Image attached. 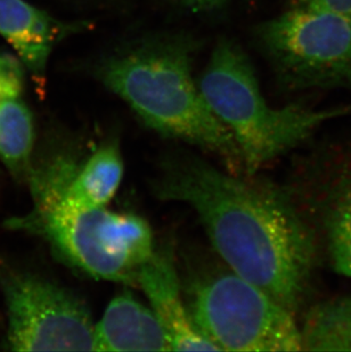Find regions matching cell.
<instances>
[{
    "instance_id": "9c48e42d",
    "label": "cell",
    "mask_w": 351,
    "mask_h": 352,
    "mask_svg": "<svg viewBox=\"0 0 351 352\" xmlns=\"http://www.w3.org/2000/svg\"><path fill=\"white\" fill-rule=\"evenodd\" d=\"M87 25L86 22L58 20L27 0H0V36L39 86L46 79L54 48Z\"/></svg>"
},
{
    "instance_id": "30bf717a",
    "label": "cell",
    "mask_w": 351,
    "mask_h": 352,
    "mask_svg": "<svg viewBox=\"0 0 351 352\" xmlns=\"http://www.w3.org/2000/svg\"><path fill=\"white\" fill-rule=\"evenodd\" d=\"M138 285L166 329L173 351H220L198 327L182 301L178 275L169 250H160L142 267Z\"/></svg>"
},
{
    "instance_id": "ba28073f",
    "label": "cell",
    "mask_w": 351,
    "mask_h": 352,
    "mask_svg": "<svg viewBox=\"0 0 351 352\" xmlns=\"http://www.w3.org/2000/svg\"><path fill=\"white\" fill-rule=\"evenodd\" d=\"M291 194L315 233L321 258L351 278V145L312 153Z\"/></svg>"
},
{
    "instance_id": "6da1fadb",
    "label": "cell",
    "mask_w": 351,
    "mask_h": 352,
    "mask_svg": "<svg viewBox=\"0 0 351 352\" xmlns=\"http://www.w3.org/2000/svg\"><path fill=\"white\" fill-rule=\"evenodd\" d=\"M251 177L178 154L163 161L153 192L192 206L233 273L295 316L321 260L317 239L291 192Z\"/></svg>"
},
{
    "instance_id": "5b68a950",
    "label": "cell",
    "mask_w": 351,
    "mask_h": 352,
    "mask_svg": "<svg viewBox=\"0 0 351 352\" xmlns=\"http://www.w3.org/2000/svg\"><path fill=\"white\" fill-rule=\"evenodd\" d=\"M259 43L291 89L351 90V19L305 7L260 24Z\"/></svg>"
},
{
    "instance_id": "277c9868",
    "label": "cell",
    "mask_w": 351,
    "mask_h": 352,
    "mask_svg": "<svg viewBox=\"0 0 351 352\" xmlns=\"http://www.w3.org/2000/svg\"><path fill=\"white\" fill-rule=\"evenodd\" d=\"M34 208L10 226L43 236L67 263L95 278L138 284L142 267L156 252L142 217L103 208L72 206L45 175L34 178Z\"/></svg>"
},
{
    "instance_id": "52a82bcc",
    "label": "cell",
    "mask_w": 351,
    "mask_h": 352,
    "mask_svg": "<svg viewBox=\"0 0 351 352\" xmlns=\"http://www.w3.org/2000/svg\"><path fill=\"white\" fill-rule=\"evenodd\" d=\"M13 351H94V325L83 303L55 283L32 274L3 277Z\"/></svg>"
},
{
    "instance_id": "7a4b0ae2",
    "label": "cell",
    "mask_w": 351,
    "mask_h": 352,
    "mask_svg": "<svg viewBox=\"0 0 351 352\" xmlns=\"http://www.w3.org/2000/svg\"><path fill=\"white\" fill-rule=\"evenodd\" d=\"M95 72L146 126L211 152L229 173H246L235 138L193 78L192 57L185 45L140 46L103 60Z\"/></svg>"
},
{
    "instance_id": "e0dca14e",
    "label": "cell",
    "mask_w": 351,
    "mask_h": 352,
    "mask_svg": "<svg viewBox=\"0 0 351 352\" xmlns=\"http://www.w3.org/2000/svg\"><path fill=\"white\" fill-rule=\"evenodd\" d=\"M0 98H1V97H0Z\"/></svg>"
},
{
    "instance_id": "8992f818",
    "label": "cell",
    "mask_w": 351,
    "mask_h": 352,
    "mask_svg": "<svg viewBox=\"0 0 351 352\" xmlns=\"http://www.w3.org/2000/svg\"><path fill=\"white\" fill-rule=\"evenodd\" d=\"M192 315L201 332L225 351H301V327L295 315L237 274L200 283Z\"/></svg>"
},
{
    "instance_id": "8fae6325",
    "label": "cell",
    "mask_w": 351,
    "mask_h": 352,
    "mask_svg": "<svg viewBox=\"0 0 351 352\" xmlns=\"http://www.w3.org/2000/svg\"><path fill=\"white\" fill-rule=\"evenodd\" d=\"M94 351H173L166 329L152 309L129 292L109 303L94 327Z\"/></svg>"
},
{
    "instance_id": "2e32d148",
    "label": "cell",
    "mask_w": 351,
    "mask_h": 352,
    "mask_svg": "<svg viewBox=\"0 0 351 352\" xmlns=\"http://www.w3.org/2000/svg\"><path fill=\"white\" fill-rule=\"evenodd\" d=\"M228 0H182V3L193 12H211L224 6Z\"/></svg>"
},
{
    "instance_id": "9a60e30c",
    "label": "cell",
    "mask_w": 351,
    "mask_h": 352,
    "mask_svg": "<svg viewBox=\"0 0 351 352\" xmlns=\"http://www.w3.org/2000/svg\"><path fill=\"white\" fill-rule=\"evenodd\" d=\"M291 7L328 10L351 19V0H290Z\"/></svg>"
},
{
    "instance_id": "4fadbf2b",
    "label": "cell",
    "mask_w": 351,
    "mask_h": 352,
    "mask_svg": "<svg viewBox=\"0 0 351 352\" xmlns=\"http://www.w3.org/2000/svg\"><path fill=\"white\" fill-rule=\"evenodd\" d=\"M304 350L351 351V296L317 303L301 327Z\"/></svg>"
},
{
    "instance_id": "7c38bea8",
    "label": "cell",
    "mask_w": 351,
    "mask_h": 352,
    "mask_svg": "<svg viewBox=\"0 0 351 352\" xmlns=\"http://www.w3.org/2000/svg\"><path fill=\"white\" fill-rule=\"evenodd\" d=\"M45 176L72 206L103 208L114 197L123 182V162L119 145L106 144L79 168L57 166Z\"/></svg>"
},
{
    "instance_id": "5bb4252c",
    "label": "cell",
    "mask_w": 351,
    "mask_h": 352,
    "mask_svg": "<svg viewBox=\"0 0 351 352\" xmlns=\"http://www.w3.org/2000/svg\"><path fill=\"white\" fill-rule=\"evenodd\" d=\"M34 144V122L23 96L0 98V160L14 175L27 173Z\"/></svg>"
},
{
    "instance_id": "3957f363",
    "label": "cell",
    "mask_w": 351,
    "mask_h": 352,
    "mask_svg": "<svg viewBox=\"0 0 351 352\" xmlns=\"http://www.w3.org/2000/svg\"><path fill=\"white\" fill-rule=\"evenodd\" d=\"M199 87L235 138L246 175L300 146L324 123L351 114V103L325 110L270 107L246 54L227 39L215 47Z\"/></svg>"
}]
</instances>
